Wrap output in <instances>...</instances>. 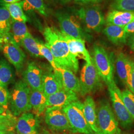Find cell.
<instances>
[{"instance_id": "6da1fadb", "label": "cell", "mask_w": 134, "mask_h": 134, "mask_svg": "<svg viewBox=\"0 0 134 134\" xmlns=\"http://www.w3.org/2000/svg\"><path fill=\"white\" fill-rule=\"evenodd\" d=\"M43 34L45 44L50 49L57 67L68 69L76 73L79 68V61L72 57L63 34L54 27H45Z\"/></svg>"}, {"instance_id": "7a4b0ae2", "label": "cell", "mask_w": 134, "mask_h": 134, "mask_svg": "<svg viewBox=\"0 0 134 134\" xmlns=\"http://www.w3.org/2000/svg\"><path fill=\"white\" fill-rule=\"evenodd\" d=\"M75 13L87 33L100 32L106 24L105 16L98 5L81 7Z\"/></svg>"}, {"instance_id": "3957f363", "label": "cell", "mask_w": 134, "mask_h": 134, "mask_svg": "<svg viewBox=\"0 0 134 134\" xmlns=\"http://www.w3.org/2000/svg\"><path fill=\"white\" fill-rule=\"evenodd\" d=\"M30 88L24 80L16 82L10 93V109L16 116L32 109L30 103Z\"/></svg>"}, {"instance_id": "277c9868", "label": "cell", "mask_w": 134, "mask_h": 134, "mask_svg": "<svg viewBox=\"0 0 134 134\" xmlns=\"http://www.w3.org/2000/svg\"><path fill=\"white\" fill-rule=\"evenodd\" d=\"M62 34L76 38L91 41L92 36L82 27L80 19L77 16L64 11L55 13Z\"/></svg>"}, {"instance_id": "5b68a950", "label": "cell", "mask_w": 134, "mask_h": 134, "mask_svg": "<svg viewBox=\"0 0 134 134\" xmlns=\"http://www.w3.org/2000/svg\"><path fill=\"white\" fill-rule=\"evenodd\" d=\"M91 60L101 79L107 86L115 84L113 78V65L110 56L105 48L94 44L93 46V57Z\"/></svg>"}, {"instance_id": "8992f818", "label": "cell", "mask_w": 134, "mask_h": 134, "mask_svg": "<svg viewBox=\"0 0 134 134\" xmlns=\"http://www.w3.org/2000/svg\"><path fill=\"white\" fill-rule=\"evenodd\" d=\"M97 125L101 134H120L114 113L106 99H102L96 108Z\"/></svg>"}, {"instance_id": "52a82bcc", "label": "cell", "mask_w": 134, "mask_h": 134, "mask_svg": "<svg viewBox=\"0 0 134 134\" xmlns=\"http://www.w3.org/2000/svg\"><path fill=\"white\" fill-rule=\"evenodd\" d=\"M73 132L94 134L86 122L83 112V103L77 100L62 108Z\"/></svg>"}, {"instance_id": "ba28073f", "label": "cell", "mask_w": 134, "mask_h": 134, "mask_svg": "<svg viewBox=\"0 0 134 134\" xmlns=\"http://www.w3.org/2000/svg\"><path fill=\"white\" fill-rule=\"evenodd\" d=\"M115 115L121 126L125 129H131L134 126V120L125 105L121 91L116 83L108 86Z\"/></svg>"}, {"instance_id": "9c48e42d", "label": "cell", "mask_w": 134, "mask_h": 134, "mask_svg": "<svg viewBox=\"0 0 134 134\" xmlns=\"http://www.w3.org/2000/svg\"><path fill=\"white\" fill-rule=\"evenodd\" d=\"M100 77L92 60L86 63L82 68L80 79L81 96H86L99 88Z\"/></svg>"}, {"instance_id": "30bf717a", "label": "cell", "mask_w": 134, "mask_h": 134, "mask_svg": "<svg viewBox=\"0 0 134 134\" xmlns=\"http://www.w3.org/2000/svg\"><path fill=\"white\" fill-rule=\"evenodd\" d=\"M2 51L5 58L18 71L23 68L25 55L19 45L15 43L12 38L10 34L9 36L5 37Z\"/></svg>"}, {"instance_id": "8fae6325", "label": "cell", "mask_w": 134, "mask_h": 134, "mask_svg": "<svg viewBox=\"0 0 134 134\" xmlns=\"http://www.w3.org/2000/svg\"><path fill=\"white\" fill-rule=\"evenodd\" d=\"M45 120L50 129L56 131L69 130L72 132L71 125L62 108L59 107L47 108L45 111Z\"/></svg>"}, {"instance_id": "7c38bea8", "label": "cell", "mask_w": 134, "mask_h": 134, "mask_svg": "<svg viewBox=\"0 0 134 134\" xmlns=\"http://www.w3.org/2000/svg\"><path fill=\"white\" fill-rule=\"evenodd\" d=\"M24 81L31 90L43 91V72L34 62L29 63L23 74Z\"/></svg>"}, {"instance_id": "4fadbf2b", "label": "cell", "mask_w": 134, "mask_h": 134, "mask_svg": "<svg viewBox=\"0 0 134 134\" xmlns=\"http://www.w3.org/2000/svg\"><path fill=\"white\" fill-rule=\"evenodd\" d=\"M77 100L79 99L77 93L63 88L47 97L46 108L49 107L63 108Z\"/></svg>"}, {"instance_id": "5bb4252c", "label": "cell", "mask_w": 134, "mask_h": 134, "mask_svg": "<svg viewBox=\"0 0 134 134\" xmlns=\"http://www.w3.org/2000/svg\"><path fill=\"white\" fill-rule=\"evenodd\" d=\"M37 116L33 113L26 112L17 119L15 130L17 134H39Z\"/></svg>"}, {"instance_id": "9a60e30c", "label": "cell", "mask_w": 134, "mask_h": 134, "mask_svg": "<svg viewBox=\"0 0 134 134\" xmlns=\"http://www.w3.org/2000/svg\"><path fill=\"white\" fill-rule=\"evenodd\" d=\"M63 35L67 42L70 52L72 57L77 60L78 58L82 59L86 63L91 62V57L86 48L85 40L63 34Z\"/></svg>"}, {"instance_id": "2e32d148", "label": "cell", "mask_w": 134, "mask_h": 134, "mask_svg": "<svg viewBox=\"0 0 134 134\" xmlns=\"http://www.w3.org/2000/svg\"><path fill=\"white\" fill-rule=\"evenodd\" d=\"M42 88L44 94L48 97L63 88L60 74L58 71L43 73Z\"/></svg>"}, {"instance_id": "e0dca14e", "label": "cell", "mask_w": 134, "mask_h": 134, "mask_svg": "<svg viewBox=\"0 0 134 134\" xmlns=\"http://www.w3.org/2000/svg\"><path fill=\"white\" fill-rule=\"evenodd\" d=\"M95 102L91 96H87L83 103V112L87 123L94 134H101L97 125Z\"/></svg>"}, {"instance_id": "ac0fdd59", "label": "cell", "mask_w": 134, "mask_h": 134, "mask_svg": "<svg viewBox=\"0 0 134 134\" xmlns=\"http://www.w3.org/2000/svg\"><path fill=\"white\" fill-rule=\"evenodd\" d=\"M106 24L115 25L125 27L134 21V12L110 10L105 18Z\"/></svg>"}, {"instance_id": "d6986e66", "label": "cell", "mask_w": 134, "mask_h": 134, "mask_svg": "<svg viewBox=\"0 0 134 134\" xmlns=\"http://www.w3.org/2000/svg\"><path fill=\"white\" fill-rule=\"evenodd\" d=\"M102 32L110 42L116 46H122L127 43L128 36L125 31L124 27L107 24Z\"/></svg>"}, {"instance_id": "ffe728a7", "label": "cell", "mask_w": 134, "mask_h": 134, "mask_svg": "<svg viewBox=\"0 0 134 134\" xmlns=\"http://www.w3.org/2000/svg\"><path fill=\"white\" fill-rule=\"evenodd\" d=\"M56 71L59 72L60 74L63 88L76 93H80V80L74 72L70 70L60 67H57Z\"/></svg>"}, {"instance_id": "44dd1931", "label": "cell", "mask_w": 134, "mask_h": 134, "mask_svg": "<svg viewBox=\"0 0 134 134\" xmlns=\"http://www.w3.org/2000/svg\"><path fill=\"white\" fill-rule=\"evenodd\" d=\"M132 60L124 53L121 52L117 56L116 70L120 80L127 86L131 69Z\"/></svg>"}, {"instance_id": "7402d4cb", "label": "cell", "mask_w": 134, "mask_h": 134, "mask_svg": "<svg viewBox=\"0 0 134 134\" xmlns=\"http://www.w3.org/2000/svg\"><path fill=\"white\" fill-rule=\"evenodd\" d=\"M30 103L34 114L39 116L46 109L47 96L43 91L30 89Z\"/></svg>"}, {"instance_id": "603a6c76", "label": "cell", "mask_w": 134, "mask_h": 134, "mask_svg": "<svg viewBox=\"0 0 134 134\" xmlns=\"http://www.w3.org/2000/svg\"><path fill=\"white\" fill-rule=\"evenodd\" d=\"M8 10L12 19L26 23L29 19L23 8V1L12 4H0Z\"/></svg>"}, {"instance_id": "cb8c5ba5", "label": "cell", "mask_w": 134, "mask_h": 134, "mask_svg": "<svg viewBox=\"0 0 134 134\" xmlns=\"http://www.w3.org/2000/svg\"><path fill=\"white\" fill-rule=\"evenodd\" d=\"M29 32L27 26L25 23L12 19L10 34L15 43L20 46L21 41Z\"/></svg>"}, {"instance_id": "d4e9b609", "label": "cell", "mask_w": 134, "mask_h": 134, "mask_svg": "<svg viewBox=\"0 0 134 134\" xmlns=\"http://www.w3.org/2000/svg\"><path fill=\"white\" fill-rule=\"evenodd\" d=\"M20 46H23L34 57H43L37 46L36 39L35 38L30 32L22 39L20 43Z\"/></svg>"}, {"instance_id": "484cf974", "label": "cell", "mask_w": 134, "mask_h": 134, "mask_svg": "<svg viewBox=\"0 0 134 134\" xmlns=\"http://www.w3.org/2000/svg\"><path fill=\"white\" fill-rule=\"evenodd\" d=\"M25 11H35L44 16H48V10L43 0H23Z\"/></svg>"}, {"instance_id": "4316f807", "label": "cell", "mask_w": 134, "mask_h": 134, "mask_svg": "<svg viewBox=\"0 0 134 134\" xmlns=\"http://www.w3.org/2000/svg\"><path fill=\"white\" fill-rule=\"evenodd\" d=\"M13 71L9 64L5 59L0 60V86L7 87L13 81Z\"/></svg>"}, {"instance_id": "83f0119b", "label": "cell", "mask_w": 134, "mask_h": 134, "mask_svg": "<svg viewBox=\"0 0 134 134\" xmlns=\"http://www.w3.org/2000/svg\"><path fill=\"white\" fill-rule=\"evenodd\" d=\"M12 19L10 13L5 7H0V34L4 37L10 35Z\"/></svg>"}, {"instance_id": "f1b7e54d", "label": "cell", "mask_w": 134, "mask_h": 134, "mask_svg": "<svg viewBox=\"0 0 134 134\" xmlns=\"http://www.w3.org/2000/svg\"><path fill=\"white\" fill-rule=\"evenodd\" d=\"M36 41L37 46L42 57L45 58L50 64V65L53 68V70L54 71H56L57 69V66L56 64L54 58L50 49L45 44V43H43L42 41H39L37 39Z\"/></svg>"}, {"instance_id": "f546056e", "label": "cell", "mask_w": 134, "mask_h": 134, "mask_svg": "<svg viewBox=\"0 0 134 134\" xmlns=\"http://www.w3.org/2000/svg\"><path fill=\"white\" fill-rule=\"evenodd\" d=\"M111 7L112 10L134 12V0H113Z\"/></svg>"}, {"instance_id": "4dcf8cb0", "label": "cell", "mask_w": 134, "mask_h": 134, "mask_svg": "<svg viewBox=\"0 0 134 134\" xmlns=\"http://www.w3.org/2000/svg\"><path fill=\"white\" fill-rule=\"evenodd\" d=\"M123 101L134 122V94L127 88L121 91Z\"/></svg>"}, {"instance_id": "1f68e13d", "label": "cell", "mask_w": 134, "mask_h": 134, "mask_svg": "<svg viewBox=\"0 0 134 134\" xmlns=\"http://www.w3.org/2000/svg\"><path fill=\"white\" fill-rule=\"evenodd\" d=\"M10 92L7 87L0 86V106L8 110L10 100Z\"/></svg>"}, {"instance_id": "d6a6232c", "label": "cell", "mask_w": 134, "mask_h": 134, "mask_svg": "<svg viewBox=\"0 0 134 134\" xmlns=\"http://www.w3.org/2000/svg\"><path fill=\"white\" fill-rule=\"evenodd\" d=\"M16 123H0V134H14Z\"/></svg>"}, {"instance_id": "836d02e7", "label": "cell", "mask_w": 134, "mask_h": 134, "mask_svg": "<svg viewBox=\"0 0 134 134\" xmlns=\"http://www.w3.org/2000/svg\"><path fill=\"white\" fill-rule=\"evenodd\" d=\"M127 86L130 91L134 94V61H133L132 62L131 72L130 73Z\"/></svg>"}, {"instance_id": "e575fe53", "label": "cell", "mask_w": 134, "mask_h": 134, "mask_svg": "<svg viewBox=\"0 0 134 134\" xmlns=\"http://www.w3.org/2000/svg\"><path fill=\"white\" fill-rule=\"evenodd\" d=\"M17 119L15 116L10 113H7L4 114H0V123L16 122Z\"/></svg>"}, {"instance_id": "d590c367", "label": "cell", "mask_w": 134, "mask_h": 134, "mask_svg": "<svg viewBox=\"0 0 134 134\" xmlns=\"http://www.w3.org/2000/svg\"><path fill=\"white\" fill-rule=\"evenodd\" d=\"M125 31L128 35V36L134 32V21L127 25L124 27Z\"/></svg>"}, {"instance_id": "8d00e7d4", "label": "cell", "mask_w": 134, "mask_h": 134, "mask_svg": "<svg viewBox=\"0 0 134 134\" xmlns=\"http://www.w3.org/2000/svg\"><path fill=\"white\" fill-rule=\"evenodd\" d=\"M127 43L130 49L134 52V32L129 36L127 38Z\"/></svg>"}, {"instance_id": "74e56055", "label": "cell", "mask_w": 134, "mask_h": 134, "mask_svg": "<svg viewBox=\"0 0 134 134\" xmlns=\"http://www.w3.org/2000/svg\"><path fill=\"white\" fill-rule=\"evenodd\" d=\"M76 2L82 4L88 3H98L103 1V0H75Z\"/></svg>"}, {"instance_id": "f35d334b", "label": "cell", "mask_w": 134, "mask_h": 134, "mask_svg": "<svg viewBox=\"0 0 134 134\" xmlns=\"http://www.w3.org/2000/svg\"><path fill=\"white\" fill-rule=\"evenodd\" d=\"M21 0H0V4H12L21 1Z\"/></svg>"}, {"instance_id": "ab89813d", "label": "cell", "mask_w": 134, "mask_h": 134, "mask_svg": "<svg viewBox=\"0 0 134 134\" xmlns=\"http://www.w3.org/2000/svg\"><path fill=\"white\" fill-rule=\"evenodd\" d=\"M5 37L0 34V51H2L3 45L5 42Z\"/></svg>"}, {"instance_id": "60d3db41", "label": "cell", "mask_w": 134, "mask_h": 134, "mask_svg": "<svg viewBox=\"0 0 134 134\" xmlns=\"http://www.w3.org/2000/svg\"><path fill=\"white\" fill-rule=\"evenodd\" d=\"M7 111V110H5L4 108H3L2 107H1L0 106V114H5V113H8Z\"/></svg>"}, {"instance_id": "b9f144b4", "label": "cell", "mask_w": 134, "mask_h": 134, "mask_svg": "<svg viewBox=\"0 0 134 134\" xmlns=\"http://www.w3.org/2000/svg\"><path fill=\"white\" fill-rule=\"evenodd\" d=\"M59 1H60V2H69L71 0H57Z\"/></svg>"}, {"instance_id": "7bdbcfd3", "label": "cell", "mask_w": 134, "mask_h": 134, "mask_svg": "<svg viewBox=\"0 0 134 134\" xmlns=\"http://www.w3.org/2000/svg\"><path fill=\"white\" fill-rule=\"evenodd\" d=\"M67 134L66 133H55V134Z\"/></svg>"}, {"instance_id": "ee69618b", "label": "cell", "mask_w": 134, "mask_h": 134, "mask_svg": "<svg viewBox=\"0 0 134 134\" xmlns=\"http://www.w3.org/2000/svg\"></svg>"}]
</instances>
